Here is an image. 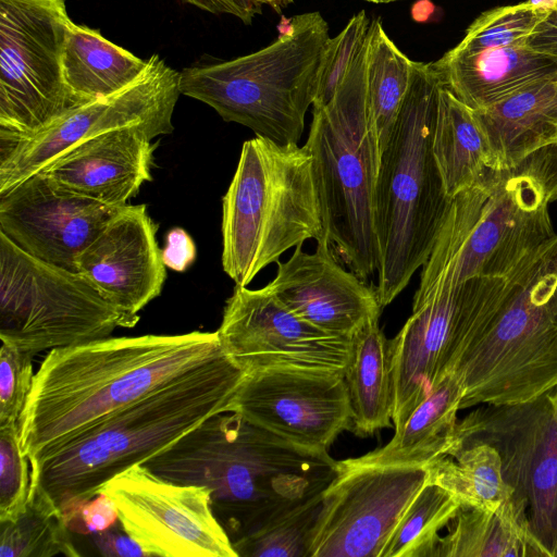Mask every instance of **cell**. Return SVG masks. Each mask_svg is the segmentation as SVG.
I'll return each mask as SVG.
<instances>
[{
    "instance_id": "obj_42",
    "label": "cell",
    "mask_w": 557,
    "mask_h": 557,
    "mask_svg": "<svg viewBox=\"0 0 557 557\" xmlns=\"http://www.w3.org/2000/svg\"><path fill=\"white\" fill-rule=\"evenodd\" d=\"M94 543L99 553L107 557H149L148 553L125 531L121 533L110 528L103 532L94 533Z\"/></svg>"
},
{
    "instance_id": "obj_23",
    "label": "cell",
    "mask_w": 557,
    "mask_h": 557,
    "mask_svg": "<svg viewBox=\"0 0 557 557\" xmlns=\"http://www.w3.org/2000/svg\"><path fill=\"white\" fill-rule=\"evenodd\" d=\"M433 63L444 86L472 110L557 74L554 60L527 45L481 50L454 47Z\"/></svg>"
},
{
    "instance_id": "obj_1",
    "label": "cell",
    "mask_w": 557,
    "mask_h": 557,
    "mask_svg": "<svg viewBox=\"0 0 557 557\" xmlns=\"http://www.w3.org/2000/svg\"><path fill=\"white\" fill-rule=\"evenodd\" d=\"M224 352L215 332L106 337L51 349L20 417L29 461Z\"/></svg>"
},
{
    "instance_id": "obj_36",
    "label": "cell",
    "mask_w": 557,
    "mask_h": 557,
    "mask_svg": "<svg viewBox=\"0 0 557 557\" xmlns=\"http://www.w3.org/2000/svg\"><path fill=\"white\" fill-rule=\"evenodd\" d=\"M370 23L366 12L360 11L338 35L327 40L319 65L313 108L325 106L335 95L366 40Z\"/></svg>"
},
{
    "instance_id": "obj_34",
    "label": "cell",
    "mask_w": 557,
    "mask_h": 557,
    "mask_svg": "<svg viewBox=\"0 0 557 557\" xmlns=\"http://www.w3.org/2000/svg\"><path fill=\"white\" fill-rule=\"evenodd\" d=\"M322 492L282 510L256 531L234 542L237 556L309 557Z\"/></svg>"
},
{
    "instance_id": "obj_6",
    "label": "cell",
    "mask_w": 557,
    "mask_h": 557,
    "mask_svg": "<svg viewBox=\"0 0 557 557\" xmlns=\"http://www.w3.org/2000/svg\"><path fill=\"white\" fill-rule=\"evenodd\" d=\"M221 231L222 267L236 286H248L290 248L324 239L308 147L246 140L222 200Z\"/></svg>"
},
{
    "instance_id": "obj_19",
    "label": "cell",
    "mask_w": 557,
    "mask_h": 557,
    "mask_svg": "<svg viewBox=\"0 0 557 557\" xmlns=\"http://www.w3.org/2000/svg\"><path fill=\"white\" fill-rule=\"evenodd\" d=\"M123 207L62 190L37 172L0 194V232L29 255L76 271V261Z\"/></svg>"
},
{
    "instance_id": "obj_39",
    "label": "cell",
    "mask_w": 557,
    "mask_h": 557,
    "mask_svg": "<svg viewBox=\"0 0 557 557\" xmlns=\"http://www.w3.org/2000/svg\"><path fill=\"white\" fill-rule=\"evenodd\" d=\"M119 520V511L113 499L101 492L85 502L66 525L71 532L94 534L103 532Z\"/></svg>"
},
{
    "instance_id": "obj_47",
    "label": "cell",
    "mask_w": 557,
    "mask_h": 557,
    "mask_svg": "<svg viewBox=\"0 0 557 557\" xmlns=\"http://www.w3.org/2000/svg\"><path fill=\"white\" fill-rule=\"evenodd\" d=\"M293 2V0H281L282 8Z\"/></svg>"
},
{
    "instance_id": "obj_46",
    "label": "cell",
    "mask_w": 557,
    "mask_h": 557,
    "mask_svg": "<svg viewBox=\"0 0 557 557\" xmlns=\"http://www.w3.org/2000/svg\"><path fill=\"white\" fill-rule=\"evenodd\" d=\"M364 1L371 2V3H376V4H382V3H392V2L403 1V0H364Z\"/></svg>"
},
{
    "instance_id": "obj_10",
    "label": "cell",
    "mask_w": 557,
    "mask_h": 557,
    "mask_svg": "<svg viewBox=\"0 0 557 557\" xmlns=\"http://www.w3.org/2000/svg\"><path fill=\"white\" fill-rule=\"evenodd\" d=\"M123 318L83 274L0 232V339L32 356L111 336Z\"/></svg>"
},
{
    "instance_id": "obj_9",
    "label": "cell",
    "mask_w": 557,
    "mask_h": 557,
    "mask_svg": "<svg viewBox=\"0 0 557 557\" xmlns=\"http://www.w3.org/2000/svg\"><path fill=\"white\" fill-rule=\"evenodd\" d=\"M453 373L463 385L460 409L525 403L557 387V233L527 260Z\"/></svg>"
},
{
    "instance_id": "obj_7",
    "label": "cell",
    "mask_w": 557,
    "mask_h": 557,
    "mask_svg": "<svg viewBox=\"0 0 557 557\" xmlns=\"http://www.w3.org/2000/svg\"><path fill=\"white\" fill-rule=\"evenodd\" d=\"M368 34L333 98L313 108L306 146L336 258L362 281L377 272L375 186L381 149L367 100Z\"/></svg>"
},
{
    "instance_id": "obj_43",
    "label": "cell",
    "mask_w": 557,
    "mask_h": 557,
    "mask_svg": "<svg viewBox=\"0 0 557 557\" xmlns=\"http://www.w3.org/2000/svg\"><path fill=\"white\" fill-rule=\"evenodd\" d=\"M527 46L557 63V11L549 9L527 41Z\"/></svg>"
},
{
    "instance_id": "obj_25",
    "label": "cell",
    "mask_w": 557,
    "mask_h": 557,
    "mask_svg": "<svg viewBox=\"0 0 557 557\" xmlns=\"http://www.w3.org/2000/svg\"><path fill=\"white\" fill-rule=\"evenodd\" d=\"M462 396L461 379L456 373L447 374L405 424L395 430L386 445L360 457L337 461V465L345 468L425 467L448 456Z\"/></svg>"
},
{
    "instance_id": "obj_38",
    "label": "cell",
    "mask_w": 557,
    "mask_h": 557,
    "mask_svg": "<svg viewBox=\"0 0 557 557\" xmlns=\"http://www.w3.org/2000/svg\"><path fill=\"white\" fill-rule=\"evenodd\" d=\"M32 355L1 343L0 426L18 423L34 380Z\"/></svg>"
},
{
    "instance_id": "obj_28",
    "label": "cell",
    "mask_w": 557,
    "mask_h": 557,
    "mask_svg": "<svg viewBox=\"0 0 557 557\" xmlns=\"http://www.w3.org/2000/svg\"><path fill=\"white\" fill-rule=\"evenodd\" d=\"M148 60L104 38L98 29L72 23L63 53L64 82L85 104L114 95L144 73Z\"/></svg>"
},
{
    "instance_id": "obj_8",
    "label": "cell",
    "mask_w": 557,
    "mask_h": 557,
    "mask_svg": "<svg viewBox=\"0 0 557 557\" xmlns=\"http://www.w3.org/2000/svg\"><path fill=\"white\" fill-rule=\"evenodd\" d=\"M320 12L295 15L271 45L221 63L186 67L181 94L216 111L226 122L276 144H298L313 103L321 55L330 39Z\"/></svg>"
},
{
    "instance_id": "obj_3",
    "label": "cell",
    "mask_w": 557,
    "mask_h": 557,
    "mask_svg": "<svg viewBox=\"0 0 557 557\" xmlns=\"http://www.w3.org/2000/svg\"><path fill=\"white\" fill-rule=\"evenodd\" d=\"M245 373L224 354L30 461V488L64 520L117 474L168 449L208 418L228 412Z\"/></svg>"
},
{
    "instance_id": "obj_48",
    "label": "cell",
    "mask_w": 557,
    "mask_h": 557,
    "mask_svg": "<svg viewBox=\"0 0 557 557\" xmlns=\"http://www.w3.org/2000/svg\"><path fill=\"white\" fill-rule=\"evenodd\" d=\"M552 8L557 11V0H553Z\"/></svg>"
},
{
    "instance_id": "obj_22",
    "label": "cell",
    "mask_w": 557,
    "mask_h": 557,
    "mask_svg": "<svg viewBox=\"0 0 557 557\" xmlns=\"http://www.w3.org/2000/svg\"><path fill=\"white\" fill-rule=\"evenodd\" d=\"M159 135L143 124L112 129L74 146L39 172L62 190L124 207L152 178L151 140Z\"/></svg>"
},
{
    "instance_id": "obj_35",
    "label": "cell",
    "mask_w": 557,
    "mask_h": 557,
    "mask_svg": "<svg viewBox=\"0 0 557 557\" xmlns=\"http://www.w3.org/2000/svg\"><path fill=\"white\" fill-rule=\"evenodd\" d=\"M550 8L552 3L527 1L487 10L470 24L456 48L481 50L524 46Z\"/></svg>"
},
{
    "instance_id": "obj_37",
    "label": "cell",
    "mask_w": 557,
    "mask_h": 557,
    "mask_svg": "<svg viewBox=\"0 0 557 557\" xmlns=\"http://www.w3.org/2000/svg\"><path fill=\"white\" fill-rule=\"evenodd\" d=\"M30 461L20 444L18 423L0 426V522L15 521L27 507Z\"/></svg>"
},
{
    "instance_id": "obj_27",
    "label": "cell",
    "mask_w": 557,
    "mask_h": 557,
    "mask_svg": "<svg viewBox=\"0 0 557 557\" xmlns=\"http://www.w3.org/2000/svg\"><path fill=\"white\" fill-rule=\"evenodd\" d=\"M380 314L370 317L351 336V351L344 377L348 388L351 426L358 436L391 428L394 382L386 339L379 324Z\"/></svg>"
},
{
    "instance_id": "obj_12",
    "label": "cell",
    "mask_w": 557,
    "mask_h": 557,
    "mask_svg": "<svg viewBox=\"0 0 557 557\" xmlns=\"http://www.w3.org/2000/svg\"><path fill=\"white\" fill-rule=\"evenodd\" d=\"M72 23L65 0H0V140L30 137L83 106L63 75Z\"/></svg>"
},
{
    "instance_id": "obj_32",
    "label": "cell",
    "mask_w": 557,
    "mask_h": 557,
    "mask_svg": "<svg viewBox=\"0 0 557 557\" xmlns=\"http://www.w3.org/2000/svg\"><path fill=\"white\" fill-rule=\"evenodd\" d=\"M0 525V557L81 556L60 509L38 491H29L22 516Z\"/></svg>"
},
{
    "instance_id": "obj_31",
    "label": "cell",
    "mask_w": 557,
    "mask_h": 557,
    "mask_svg": "<svg viewBox=\"0 0 557 557\" xmlns=\"http://www.w3.org/2000/svg\"><path fill=\"white\" fill-rule=\"evenodd\" d=\"M412 66L413 61L388 37L381 20H372L368 30L366 90L381 151L408 90Z\"/></svg>"
},
{
    "instance_id": "obj_15",
    "label": "cell",
    "mask_w": 557,
    "mask_h": 557,
    "mask_svg": "<svg viewBox=\"0 0 557 557\" xmlns=\"http://www.w3.org/2000/svg\"><path fill=\"white\" fill-rule=\"evenodd\" d=\"M101 492L115 503L123 531L149 557H238L205 486L176 483L136 465Z\"/></svg>"
},
{
    "instance_id": "obj_45",
    "label": "cell",
    "mask_w": 557,
    "mask_h": 557,
    "mask_svg": "<svg viewBox=\"0 0 557 557\" xmlns=\"http://www.w3.org/2000/svg\"><path fill=\"white\" fill-rule=\"evenodd\" d=\"M267 4H270L276 11H278L282 8L281 0H267Z\"/></svg>"
},
{
    "instance_id": "obj_33",
    "label": "cell",
    "mask_w": 557,
    "mask_h": 557,
    "mask_svg": "<svg viewBox=\"0 0 557 557\" xmlns=\"http://www.w3.org/2000/svg\"><path fill=\"white\" fill-rule=\"evenodd\" d=\"M460 508L455 496L428 480L401 516L381 557H432L440 530Z\"/></svg>"
},
{
    "instance_id": "obj_40",
    "label": "cell",
    "mask_w": 557,
    "mask_h": 557,
    "mask_svg": "<svg viewBox=\"0 0 557 557\" xmlns=\"http://www.w3.org/2000/svg\"><path fill=\"white\" fill-rule=\"evenodd\" d=\"M163 263L176 272L186 271L195 261L196 246L193 238L181 227L166 234L165 246L161 250Z\"/></svg>"
},
{
    "instance_id": "obj_20",
    "label": "cell",
    "mask_w": 557,
    "mask_h": 557,
    "mask_svg": "<svg viewBox=\"0 0 557 557\" xmlns=\"http://www.w3.org/2000/svg\"><path fill=\"white\" fill-rule=\"evenodd\" d=\"M157 230L146 205H126L77 258V272L116 308L123 327L136 325L165 282Z\"/></svg>"
},
{
    "instance_id": "obj_5",
    "label": "cell",
    "mask_w": 557,
    "mask_h": 557,
    "mask_svg": "<svg viewBox=\"0 0 557 557\" xmlns=\"http://www.w3.org/2000/svg\"><path fill=\"white\" fill-rule=\"evenodd\" d=\"M443 86L433 62L413 61L408 90L381 151L374 212L380 265L374 289L382 308L429 259L451 200L432 150Z\"/></svg>"
},
{
    "instance_id": "obj_26",
    "label": "cell",
    "mask_w": 557,
    "mask_h": 557,
    "mask_svg": "<svg viewBox=\"0 0 557 557\" xmlns=\"http://www.w3.org/2000/svg\"><path fill=\"white\" fill-rule=\"evenodd\" d=\"M432 557H550L533 535L527 502L512 494L495 510L461 507Z\"/></svg>"
},
{
    "instance_id": "obj_14",
    "label": "cell",
    "mask_w": 557,
    "mask_h": 557,
    "mask_svg": "<svg viewBox=\"0 0 557 557\" xmlns=\"http://www.w3.org/2000/svg\"><path fill=\"white\" fill-rule=\"evenodd\" d=\"M180 78L181 72L154 53L144 73L127 88L71 110L30 137L0 140V194L102 133L143 124L162 135L171 134L174 109L182 95Z\"/></svg>"
},
{
    "instance_id": "obj_50",
    "label": "cell",
    "mask_w": 557,
    "mask_h": 557,
    "mask_svg": "<svg viewBox=\"0 0 557 557\" xmlns=\"http://www.w3.org/2000/svg\"><path fill=\"white\" fill-rule=\"evenodd\" d=\"M556 143H557V140H556Z\"/></svg>"
},
{
    "instance_id": "obj_16",
    "label": "cell",
    "mask_w": 557,
    "mask_h": 557,
    "mask_svg": "<svg viewBox=\"0 0 557 557\" xmlns=\"http://www.w3.org/2000/svg\"><path fill=\"white\" fill-rule=\"evenodd\" d=\"M216 333L223 352L245 374L272 369L344 374L351 351V338L300 319L267 286L235 285Z\"/></svg>"
},
{
    "instance_id": "obj_11",
    "label": "cell",
    "mask_w": 557,
    "mask_h": 557,
    "mask_svg": "<svg viewBox=\"0 0 557 557\" xmlns=\"http://www.w3.org/2000/svg\"><path fill=\"white\" fill-rule=\"evenodd\" d=\"M525 262L506 275L475 276L412 304L411 315L389 341L395 430L456 370L510 296Z\"/></svg>"
},
{
    "instance_id": "obj_17",
    "label": "cell",
    "mask_w": 557,
    "mask_h": 557,
    "mask_svg": "<svg viewBox=\"0 0 557 557\" xmlns=\"http://www.w3.org/2000/svg\"><path fill=\"white\" fill-rule=\"evenodd\" d=\"M429 480L428 467L337 465L323 490L309 557H381L412 499Z\"/></svg>"
},
{
    "instance_id": "obj_24",
    "label": "cell",
    "mask_w": 557,
    "mask_h": 557,
    "mask_svg": "<svg viewBox=\"0 0 557 557\" xmlns=\"http://www.w3.org/2000/svg\"><path fill=\"white\" fill-rule=\"evenodd\" d=\"M473 113L487 146L488 168L512 166L557 140V74Z\"/></svg>"
},
{
    "instance_id": "obj_30",
    "label": "cell",
    "mask_w": 557,
    "mask_h": 557,
    "mask_svg": "<svg viewBox=\"0 0 557 557\" xmlns=\"http://www.w3.org/2000/svg\"><path fill=\"white\" fill-rule=\"evenodd\" d=\"M426 467L429 480L455 496L461 507L495 510L513 494L503 478L497 451L487 444L456 449Z\"/></svg>"
},
{
    "instance_id": "obj_18",
    "label": "cell",
    "mask_w": 557,
    "mask_h": 557,
    "mask_svg": "<svg viewBox=\"0 0 557 557\" xmlns=\"http://www.w3.org/2000/svg\"><path fill=\"white\" fill-rule=\"evenodd\" d=\"M228 412L297 446L327 451L351 426L344 374L272 369L245 374Z\"/></svg>"
},
{
    "instance_id": "obj_44",
    "label": "cell",
    "mask_w": 557,
    "mask_h": 557,
    "mask_svg": "<svg viewBox=\"0 0 557 557\" xmlns=\"http://www.w3.org/2000/svg\"><path fill=\"white\" fill-rule=\"evenodd\" d=\"M432 4L428 0L418 1L412 5L411 16L417 22H424L432 13Z\"/></svg>"
},
{
    "instance_id": "obj_13",
    "label": "cell",
    "mask_w": 557,
    "mask_h": 557,
    "mask_svg": "<svg viewBox=\"0 0 557 557\" xmlns=\"http://www.w3.org/2000/svg\"><path fill=\"white\" fill-rule=\"evenodd\" d=\"M487 444L513 495L527 502L535 539L553 557L557 542V387L525 403L479 405L456 424L451 451Z\"/></svg>"
},
{
    "instance_id": "obj_29",
    "label": "cell",
    "mask_w": 557,
    "mask_h": 557,
    "mask_svg": "<svg viewBox=\"0 0 557 557\" xmlns=\"http://www.w3.org/2000/svg\"><path fill=\"white\" fill-rule=\"evenodd\" d=\"M432 150L450 199L472 186L488 168L487 146L473 110L445 86L440 92Z\"/></svg>"
},
{
    "instance_id": "obj_41",
    "label": "cell",
    "mask_w": 557,
    "mask_h": 557,
    "mask_svg": "<svg viewBox=\"0 0 557 557\" xmlns=\"http://www.w3.org/2000/svg\"><path fill=\"white\" fill-rule=\"evenodd\" d=\"M200 10L214 14H231L238 17L245 24H250L252 18L261 13L262 4L267 0H183Z\"/></svg>"
},
{
    "instance_id": "obj_21",
    "label": "cell",
    "mask_w": 557,
    "mask_h": 557,
    "mask_svg": "<svg viewBox=\"0 0 557 557\" xmlns=\"http://www.w3.org/2000/svg\"><path fill=\"white\" fill-rule=\"evenodd\" d=\"M295 247L285 262H276L267 287L297 317L338 336L352 334L372 315L381 314L375 289L336 258L326 238L314 252Z\"/></svg>"
},
{
    "instance_id": "obj_49",
    "label": "cell",
    "mask_w": 557,
    "mask_h": 557,
    "mask_svg": "<svg viewBox=\"0 0 557 557\" xmlns=\"http://www.w3.org/2000/svg\"><path fill=\"white\" fill-rule=\"evenodd\" d=\"M553 557H557V542H556V546H555V549H554V553H553Z\"/></svg>"
},
{
    "instance_id": "obj_4",
    "label": "cell",
    "mask_w": 557,
    "mask_h": 557,
    "mask_svg": "<svg viewBox=\"0 0 557 557\" xmlns=\"http://www.w3.org/2000/svg\"><path fill=\"white\" fill-rule=\"evenodd\" d=\"M557 143L517 164L487 168L449 203L413 296L418 304L475 276L506 275L556 233Z\"/></svg>"
},
{
    "instance_id": "obj_2",
    "label": "cell",
    "mask_w": 557,
    "mask_h": 557,
    "mask_svg": "<svg viewBox=\"0 0 557 557\" xmlns=\"http://www.w3.org/2000/svg\"><path fill=\"white\" fill-rule=\"evenodd\" d=\"M144 466L170 481L209 488L232 543L321 493L337 474L327 451L297 446L236 412L208 418Z\"/></svg>"
}]
</instances>
